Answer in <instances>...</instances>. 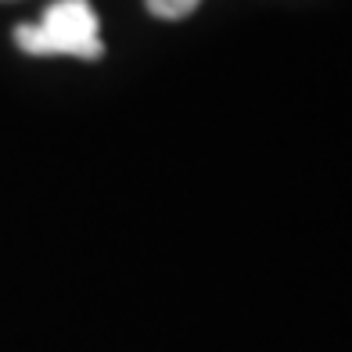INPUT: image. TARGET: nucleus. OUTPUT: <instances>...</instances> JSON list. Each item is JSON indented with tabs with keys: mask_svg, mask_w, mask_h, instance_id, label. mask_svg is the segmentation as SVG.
<instances>
[{
	"mask_svg": "<svg viewBox=\"0 0 352 352\" xmlns=\"http://www.w3.org/2000/svg\"><path fill=\"white\" fill-rule=\"evenodd\" d=\"M14 43L25 54H69V58H101V25L98 11L87 0H54L40 22H25L14 29Z\"/></svg>",
	"mask_w": 352,
	"mask_h": 352,
	"instance_id": "1",
	"label": "nucleus"
},
{
	"mask_svg": "<svg viewBox=\"0 0 352 352\" xmlns=\"http://www.w3.org/2000/svg\"><path fill=\"white\" fill-rule=\"evenodd\" d=\"M198 4H201V0H148V11L158 14V19L176 22V19H187Z\"/></svg>",
	"mask_w": 352,
	"mask_h": 352,
	"instance_id": "2",
	"label": "nucleus"
}]
</instances>
